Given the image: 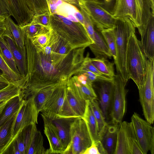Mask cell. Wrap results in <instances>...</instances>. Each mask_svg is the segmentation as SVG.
Returning <instances> with one entry per match:
<instances>
[{"label": "cell", "instance_id": "14", "mask_svg": "<svg viewBox=\"0 0 154 154\" xmlns=\"http://www.w3.org/2000/svg\"><path fill=\"white\" fill-rule=\"evenodd\" d=\"M11 16L22 27L30 22L34 15L28 7L25 0H3Z\"/></svg>", "mask_w": 154, "mask_h": 154}, {"label": "cell", "instance_id": "47", "mask_svg": "<svg viewBox=\"0 0 154 154\" xmlns=\"http://www.w3.org/2000/svg\"><path fill=\"white\" fill-rule=\"evenodd\" d=\"M6 19L0 17V37L3 35L7 30Z\"/></svg>", "mask_w": 154, "mask_h": 154}, {"label": "cell", "instance_id": "28", "mask_svg": "<svg viewBox=\"0 0 154 154\" xmlns=\"http://www.w3.org/2000/svg\"><path fill=\"white\" fill-rule=\"evenodd\" d=\"M51 154L49 149L43 146V139L41 132L37 128L32 135L27 154Z\"/></svg>", "mask_w": 154, "mask_h": 154}, {"label": "cell", "instance_id": "39", "mask_svg": "<svg viewBox=\"0 0 154 154\" xmlns=\"http://www.w3.org/2000/svg\"><path fill=\"white\" fill-rule=\"evenodd\" d=\"M0 68L3 71V75L10 83L19 81L24 77L21 75L15 72L9 67L2 56L0 50Z\"/></svg>", "mask_w": 154, "mask_h": 154}, {"label": "cell", "instance_id": "51", "mask_svg": "<svg viewBox=\"0 0 154 154\" xmlns=\"http://www.w3.org/2000/svg\"><path fill=\"white\" fill-rule=\"evenodd\" d=\"M77 79L78 81L81 82L83 81L87 80V77L85 74L82 73L77 76Z\"/></svg>", "mask_w": 154, "mask_h": 154}, {"label": "cell", "instance_id": "15", "mask_svg": "<svg viewBox=\"0 0 154 154\" xmlns=\"http://www.w3.org/2000/svg\"><path fill=\"white\" fill-rule=\"evenodd\" d=\"M7 23V30L3 36L7 41L13 54L20 74L24 77L27 74L26 55V48L21 49L16 43Z\"/></svg>", "mask_w": 154, "mask_h": 154}, {"label": "cell", "instance_id": "30", "mask_svg": "<svg viewBox=\"0 0 154 154\" xmlns=\"http://www.w3.org/2000/svg\"><path fill=\"white\" fill-rule=\"evenodd\" d=\"M89 60L97 69L104 75L111 78H113L115 76L114 63L105 58H91L89 57Z\"/></svg>", "mask_w": 154, "mask_h": 154}, {"label": "cell", "instance_id": "18", "mask_svg": "<svg viewBox=\"0 0 154 154\" xmlns=\"http://www.w3.org/2000/svg\"><path fill=\"white\" fill-rule=\"evenodd\" d=\"M112 81H103L100 82L101 84L99 90V104L106 121H108L110 118L112 108Z\"/></svg>", "mask_w": 154, "mask_h": 154}, {"label": "cell", "instance_id": "9", "mask_svg": "<svg viewBox=\"0 0 154 154\" xmlns=\"http://www.w3.org/2000/svg\"><path fill=\"white\" fill-rule=\"evenodd\" d=\"M89 14L94 26L100 31L113 28L116 20L102 6L99 0H79Z\"/></svg>", "mask_w": 154, "mask_h": 154}, {"label": "cell", "instance_id": "37", "mask_svg": "<svg viewBox=\"0 0 154 154\" xmlns=\"http://www.w3.org/2000/svg\"><path fill=\"white\" fill-rule=\"evenodd\" d=\"M72 78L81 95L85 100L91 101L97 99V96L92 87V82H89L86 85H83L78 81L76 75Z\"/></svg>", "mask_w": 154, "mask_h": 154}, {"label": "cell", "instance_id": "34", "mask_svg": "<svg viewBox=\"0 0 154 154\" xmlns=\"http://www.w3.org/2000/svg\"><path fill=\"white\" fill-rule=\"evenodd\" d=\"M127 138L131 154H143L138 144L137 138L131 122L126 123Z\"/></svg>", "mask_w": 154, "mask_h": 154}, {"label": "cell", "instance_id": "24", "mask_svg": "<svg viewBox=\"0 0 154 154\" xmlns=\"http://www.w3.org/2000/svg\"><path fill=\"white\" fill-rule=\"evenodd\" d=\"M43 121L44 133L49 141L51 154H62L64 149L56 131L49 123L45 121Z\"/></svg>", "mask_w": 154, "mask_h": 154}, {"label": "cell", "instance_id": "2", "mask_svg": "<svg viewBox=\"0 0 154 154\" xmlns=\"http://www.w3.org/2000/svg\"><path fill=\"white\" fill-rule=\"evenodd\" d=\"M50 25L53 31L73 48H86L93 43L85 27L57 13L50 14Z\"/></svg>", "mask_w": 154, "mask_h": 154}, {"label": "cell", "instance_id": "7", "mask_svg": "<svg viewBox=\"0 0 154 154\" xmlns=\"http://www.w3.org/2000/svg\"><path fill=\"white\" fill-rule=\"evenodd\" d=\"M70 141L62 154H83L92 141L84 119L76 118L72 125Z\"/></svg>", "mask_w": 154, "mask_h": 154}, {"label": "cell", "instance_id": "42", "mask_svg": "<svg viewBox=\"0 0 154 154\" xmlns=\"http://www.w3.org/2000/svg\"><path fill=\"white\" fill-rule=\"evenodd\" d=\"M50 13L46 12L34 15L32 19L35 23L48 28H51Z\"/></svg>", "mask_w": 154, "mask_h": 154}, {"label": "cell", "instance_id": "48", "mask_svg": "<svg viewBox=\"0 0 154 154\" xmlns=\"http://www.w3.org/2000/svg\"><path fill=\"white\" fill-rule=\"evenodd\" d=\"M9 83L8 79L3 74H0V91L7 87Z\"/></svg>", "mask_w": 154, "mask_h": 154}, {"label": "cell", "instance_id": "33", "mask_svg": "<svg viewBox=\"0 0 154 154\" xmlns=\"http://www.w3.org/2000/svg\"><path fill=\"white\" fill-rule=\"evenodd\" d=\"M62 82L42 88L32 95L34 96L35 103L39 113L47 99L55 87Z\"/></svg>", "mask_w": 154, "mask_h": 154}, {"label": "cell", "instance_id": "29", "mask_svg": "<svg viewBox=\"0 0 154 154\" xmlns=\"http://www.w3.org/2000/svg\"><path fill=\"white\" fill-rule=\"evenodd\" d=\"M126 121L122 122L118 128L116 147L114 154H131L126 130Z\"/></svg>", "mask_w": 154, "mask_h": 154}, {"label": "cell", "instance_id": "8", "mask_svg": "<svg viewBox=\"0 0 154 154\" xmlns=\"http://www.w3.org/2000/svg\"><path fill=\"white\" fill-rule=\"evenodd\" d=\"M127 83L117 74L112 81V99L110 118L112 124L118 127L122 123L125 112L126 97L128 91L125 88Z\"/></svg>", "mask_w": 154, "mask_h": 154}, {"label": "cell", "instance_id": "5", "mask_svg": "<svg viewBox=\"0 0 154 154\" xmlns=\"http://www.w3.org/2000/svg\"><path fill=\"white\" fill-rule=\"evenodd\" d=\"M138 91L144 116L152 124L154 121V60L147 59L145 82Z\"/></svg>", "mask_w": 154, "mask_h": 154}, {"label": "cell", "instance_id": "36", "mask_svg": "<svg viewBox=\"0 0 154 154\" xmlns=\"http://www.w3.org/2000/svg\"><path fill=\"white\" fill-rule=\"evenodd\" d=\"M20 27L24 35L29 38H32L51 29V28H47L39 25L32 20L29 23Z\"/></svg>", "mask_w": 154, "mask_h": 154}, {"label": "cell", "instance_id": "13", "mask_svg": "<svg viewBox=\"0 0 154 154\" xmlns=\"http://www.w3.org/2000/svg\"><path fill=\"white\" fill-rule=\"evenodd\" d=\"M43 120L49 123L56 131L65 149L70 141V131L72 124L77 118L56 116L48 117L41 114Z\"/></svg>", "mask_w": 154, "mask_h": 154}, {"label": "cell", "instance_id": "19", "mask_svg": "<svg viewBox=\"0 0 154 154\" xmlns=\"http://www.w3.org/2000/svg\"><path fill=\"white\" fill-rule=\"evenodd\" d=\"M37 128L36 124L25 127L19 132L8 145H11L20 154H27L32 135Z\"/></svg>", "mask_w": 154, "mask_h": 154}, {"label": "cell", "instance_id": "11", "mask_svg": "<svg viewBox=\"0 0 154 154\" xmlns=\"http://www.w3.org/2000/svg\"><path fill=\"white\" fill-rule=\"evenodd\" d=\"M38 113L33 95L23 99L12 125V140L25 127L31 124H38Z\"/></svg>", "mask_w": 154, "mask_h": 154}, {"label": "cell", "instance_id": "26", "mask_svg": "<svg viewBox=\"0 0 154 154\" xmlns=\"http://www.w3.org/2000/svg\"><path fill=\"white\" fill-rule=\"evenodd\" d=\"M23 100L19 95L7 102L0 114V128L13 113L19 110Z\"/></svg>", "mask_w": 154, "mask_h": 154}, {"label": "cell", "instance_id": "17", "mask_svg": "<svg viewBox=\"0 0 154 154\" xmlns=\"http://www.w3.org/2000/svg\"><path fill=\"white\" fill-rule=\"evenodd\" d=\"M112 15L116 19L128 18L137 27L135 0H116Z\"/></svg>", "mask_w": 154, "mask_h": 154}, {"label": "cell", "instance_id": "12", "mask_svg": "<svg viewBox=\"0 0 154 154\" xmlns=\"http://www.w3.org/2000/svg\"><path fill=\"white\" fill-rule=\"evenodd\" d=\"M67 81H62L55 87L45 103L41 114L48 117L58 116L66 95Z\"/></svg>", "mask_w": 154, "mask_h": 154}, {"label": "cell", "instance_id": "54", "mask_svg": "<svg viewBox=\"0 0 154 154\" xmlns=\"http://www.w3.org/2000/svg\"><path fill=\"white\" fill-rule=\"evenodd\" d=\"M6 100H3L0 101V106L2 105L5 101Z\"/></svg>", "mask_w": 154, "mask_h": 154}, {"label": "cell", "instance_id": "22", "mask_svg": "<svg viewBox=\"0 0 154 154\" xmlns=\"http://www.w3.org/2000/svg\"><path fill=\"white\" fill-rule=\"evenodd\" d=\"M118 127L112 125H108L106 128L100 141L107 154H114L116 150Z\"/></svg>", "mask_w": 154, "mask_h": 154}, {"label": "cell", "instance_id": "25", "mask_svg": "<svg viewBox=\"0 0 154 154\" xmlns=\"http://www.w3.org/2000/svg\"><path fill=\"white\" fill-rule=\"evenodd\" d=\"M18 111L13 113L0 128V154H2L12 140V127Z\"/></svg>", "mask_w": 154, "mask_h": 154}, {"label": "cell", "instance_id": "40", "mask_svg": "<svg viewBox=\"0 0 154 154\" xmlns=\"http://www.w3.org/2000/svg\"><path fill=\"white\" fill-rule=\"evenodd\" d=\"M79 6L80 8V11L83 17L84 26L94 43V26L89 14L85 8L79 4Z\"/></svg>", "mask_w": 154, "mask_h": 154}, {"label": "cell", "instance_id": "53", "mask_svg": "<svg viewBox=\"0 0 154 154\" xmlns=\"http://www.w3.org/2000/svg\"><path fill=\"white\" fill-rule=\"evenodd\" d=\"M152 5L154 7V0H150Z\"/></svg>", "mask_w": 154, "mask_h": 154}, {"label": "cell", "instance_id": "10", "mask_svg": "<svg viewBox=\"0 0 154 154\" xmlns=\"http://www.w3.org/2000/svg\"><path fill=\"white\" fill-rule=\"evenodd\" d=\"M139 146L143 154L150 151L154 153V128L152 124L141 118L136 112L133 114L131 122Z\"/></svg>", "mask_w": 154, "mask_h": 154}, {"label": "cell", "instance_id": "35", "mask_svg": "<svg viewBox=\"0 0 154 154\" xmlns=\"http://www.w3.org/2000/svg\"><path fill=\"white\" fill-rule=\"evenodd\" d=\"M6 19L16 43L20 48H25L24 35L21 28L14 22L11 17Z\"/></svg>", "mask_w": 154, "mask_h": 154}, {"label": "cell", "instance_id": "43", "mask_svg": "<svg viewBox=\"0 0 154 154\" xmlns=\"http://www.w3.org/2000/svg\"><path fill=\"white\" fill-rule=\"evenodd\" d=\"M89 54L88 53L86 57L84 58L81 67L90 71L97 75L100 76H106L99 72L91 63L89 60Z\"/></svg>", "mask_w": 154, "mask_h": 154}, {"label": "cell", "instance_id": "20", "mask_svg": "<svg viewBox=\"0 0 154 154\" xmlns=\"http://www.w3.org/2000/svg\"><path fill=\"white\" fill-rule=\"evenodd\" d=\"M94 43L89 46L90 49L95 58L111 59L112 57L111 52L101 31L94 26Z\"/></svg>", "mask_w": 154, "mask_h": 154}, {"label": "cell", "instance_id": "38", "mask_svg": "<svg viewBox=\"0 0 154 154\" xmlns=\"http://www.w3.org/2000/svg\"><path fill=\"white\" fill-rule=\"evenodd\" d=\"M101 33L111 52L114 61L116 57V40L113 28L103 29Z\"/></svg>", "mask_w": 154, "mask_h": 154}, {"label": "cell", "instance_id": "44", "mask_svg": "<svg viewBox=\"0 0 154 154\" xmlns=\"http://www.w3.org/2000/svg\"><path fill=\"white\" fill-rule=\"evenodd\" d=\"M103 7L107 11L112 14L116 0H99Z\"/></svg>", "mask_w": 154, "mask_h": 154}, {"label": "cell", "instance_id": "52", "mask_svg": "<svg viewBox=\"0 0 154 154\" xmlns=\"http://www.w3.org/2000/svg\"><path fill=\"white\" fill-rule=\"evenodd\" d=\"M8 100H7L5 101L2 105H1L0 106V114H1L2 112L6 103Z\"/></svg>", "mask_w": 154, "mask_h": 154}, {"label": "cell", "instance_id": "1", "mask_svg": "<svg viewBox=\"0 0 154 154\" xmlns=\"http://www.w3.org/2000/svg\"><path fill=\"white\" fill-rule=\"evenodd\" d=\"M24 37L27 74L23 88L40 89L67 81L72 75L79 74L85 48H74L65 55L52 49L51 53L46 54L30 38Z\"/></svg>", "mask_w": 154, "mask_h": 154}, {"label": "cell", "instance_id": "49", "mask_svg": "<svg viewBox=\"0 0 154 154\" xmlns=\"http://www.w3.org/2000/svg\"><path fill=\"white\" fill-rule=\"evenodd\" d=\"M73 15L76 19L84 26V19L80 10H78L77 8L74 12Z\"/></svg>", "mask_w": 154, "mask_h": 154}, {"label": "cell", "instance_id": "46", "mask_svg": "<svg viewBox=\"0 0 154 154\" xmlns=\"http://www.w3.org/2000/svg\"><path fill=\"white\" fill-rule=\"evenodd\" d=\"M83 154H100L96 143L92 142L91 145L85 150Z\"/></svg>", "mask_w": 154, "mask_h": 154}, {"label": "cell", "instance_id": "32", "mask_svg": "<svg viewBox=\"0 0 154 154\" xmlns=\"http://www.w3.org/2000/svg\"><path fill=\"white\" fill-rule=\"evenodd\" d=\"M90 102L93 114L97 123L98 134L100 140L106 128L108 125L104 117L97 99Z\"/></svg>", "mask_w": 154, "mask_h": 154}, {"label": "cell", "instance_id": "45", "mask_svg": "<svg viewBox=\"0 0 154 154\" xmlns=\"http://www.w3.org/2000/svg\"><path fill=\"white\" fill-rule=\"evenodd\" d=\"M11 15L3 0H0V17L6 18Z\"/></svg>", "mask_w": 154, "mask_h": 154}, {"label": "cell", "instance_id": "41", "mask_svg": "<svg viewBox=\"0 0 154 154\" xmlns=\"http://www.w3.org/2000/svg\"><path fill=\"white\" fill-rule=\"evenodd\" d=\"M51 29L47 32L39 34L30 39L34 45L44 47L46 46L49 40Z\"/></svg>", "mask_w": 154, "mask_h": 154}, {"label": "cell", "instance_id": "4", "mask_svg": "<svg viewBox=\"0 0 154 154\" xmlns=\"http://www.w3.org/2000/svg\"><path fill=\"white\" fill-rule=\"evenodd\" d=\"M147 58L140 41L136 35L135 32L132 33L128 44L127 66L130 78L135 83L138 90L142 88L145 82Z\"/></svg>", "mask_w": 154, "mask_h": 154}, {"label": "cell", "instance_id": "16", "mask_svg": "<svg viewBox=\"0 0 154 154\" xmlns=\"http://www.w3.org/2000/svg\"><path fill=\"white\" fill-rule=\"evenodd\" d=\"M138 29L141 37V45L147 58L154 60V15H151L145 26Z\"/></svg>", "mask_w": 154, "mask_h": 154}, {"label": "cell", "instance_id": "21", "mask_svg": "<svg viewBox=\"0 0 154 154\" xmlns=\"http://www.w3.org/2000/svg\"><path fill=\"white\" fill-rule=\"evenodd\" d=\"M137 27L145 26L152 15H154V7L150 0H135Z\"/></svg>", "mask_w": 154, "mask_h": 154}, {"label": "cell", "instance_id": "27", "mask_svg": "<svg viewBox=\"0 0 154 154\" xmlns=\"http://www.w3.org/2000/svg\"><path fill=\"white\" fill-rule=\"evenodd\" d=\"M26 81V76L19 81L10 82L7 87L0 91V101L8 100L20 95Z\"/></svg>", "mask_w": 154, "mask_h": 154}, {"label": "cell", "instance_id": "31", "mask_svg": "<svg viewBox=\"0 0 154 154\" xmlns=\"http://www.w3.org/2000/svg\"><path fill=\"white\" fill-rule=\"evenodd\" d=\"M0 50L2 56L8 66L14 72L20 74L11 51L3 36L0 37Z\"/></svg>", "mask_w": 154, "mask_h": 154}, {"label": "cell", "instance_id": "6", "mask_svg": "<svg viewBox=\"0 0 154 154\" xmlns=\"http://www.w3.org/2000/svg\"><path fill=\"white\" fill-rule=\"evenodd\" d=\"M86 106V101L81 95L71 77L67 81L66 95L58 116L82 118Z\"/></svg>", "mask_w": 154, "mask_h": 154}, {"label": "cell", "instance_id": "55", "mask_svg": "<svg viewBox=\"0 0 154 154\" xmlns=\"http://www.w3.org/2000/svg\"><path fill=\"white\" fill-rule=\"evenodd\" d=\"M0 74L3 75V72L2 69L0 68Z\"/></svg>", "mask_w": 154, "mask_h": 154}, {"label": "cell", "instance_id": "50", "mask_svg": "<svg viewBox=\"0 0 154 154\" xmlns=\"http://www.w3.org/2000/svg\"><path fill=\"white\" fill-rule=\"evenodd\" d=\"M63 2L70 4L72 5H76L79 7V0H59Z\"/></svg>", "mask_w": 154, "mask_h": 154}, {"label": "cell", "instance_id": "3", "mask_svg": "<svg viewBox=\"0 0 154 154\" xmlns=\"http://www.w3.org/2000/svg\"><path fill=\"white\" fill-rule=\"evenodd\" d=\"M135 28L132 22L127 18L116 19L113 28L116 53L114 63L116 65V74L127 82L130 79L127 61L128 44L131 34L135 32Z\"/></svg>", "mask_w": 154, "mask_h": 154}, {"label": "cell", "instance_id": "23", "mask_svg": "<svg viewBox=\"0 0 154 154\" xmlns=\"http://www.w3.org/2000/svg\"><path fill=\"white\" fill-rule=\"evenodd\" d=\"M82 118L86 123L92 142H96L100 140L97 123L93 114L90 101H86L85 109Z\"/></svg>", "mask_w": 154, "mask_h": 154}]
</instances>
